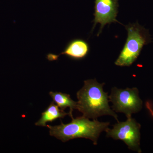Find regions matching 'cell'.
Wrapping results in <instances>:
<instances>
[{
    "label": "cell",
    "mask_w": 153,
    "mask_h": 153,
    "mask_svg": "<svg viewBox=\"0 0 153 153\" xmlns=\"http://www.w3.org/2000/svg\"><path fill=\"white\" fill-rule=\"evenodd\" d=\"M84 82L76 93L77 110L82 116L95 120L102 116L110 115L118 122L117 115L110 107L108 93L103 91L105 83H98L96 79H88Z\"/></svg>",
    "instance_id": "1"
},
{
    "label": "cell",
    "mask_w": 153,
    "mask_h": 153,
    "mask_svg": "<svg viewBox=\"0 0 153 153\" xmlns=\"http://www.w3.org/2000/svg\"><path fill=\"white\" fill-rule=\"evenodd\" d=\"M109 123L100 122L97 120L91 121L82 116L72 118L70 123L60 125H47L49 129V134L63 142L74 139L83 138L91 140L94 145H97L100 134L106 131Z\"/></svg>",
    "instance_id": "2"
},
{
    "label": "cell",
    "mask_w": 153,
    "mask_h": 153,
    "mask_svg": "<svg viewBox=\"0 0 153 153\" xmlns=\"http://www.w3.org/2000/svg\"><path fill=\"white\" fill-rule=\"evenodd\" d=\"M128 37L120 54L115 62L120 66H130L137 60L143 47L149 42L146 30L137 23L126 26Z\"/></svg>",
    "instance_id": "3"
},
{
    "label": "cell",
    "mask_w": 153,
    "mask_h": 153,
    "mask_svg": "<svg viewBox=\"0 0 153 153\" xmlns=\"http://www.w3.org/2000/svg\"><path fill=\"white\" fill-rule=\"evenodd\" d=\"M108 99L113 103V110L117 112L123 113L127 117L139 111L142 107V101L136 88L123 89L114 87Z\"/></svg>",
    "instance_id": "4"
},
{
    "label": "cell",
    "mask_w": 153,
    "mask_h": 153,
    "mask_svg": "<svg viewBox=\"0 0 153 153\" xmlns=\"http://www.w3.org/2000/svg\"><path fill=\"white\" fill-rule=\"evenodd\" d=\"M140 125L131 117H127L125 122H118L112 129L108 128L107 137L116 140H121L127 145L129 149L140 153Z\"/></svg>",
    "instance_id": "5"
},
{
    "label": "cell",
    "mask_w": 153,
    "mask_h": 153,
    "mask_svg": "<svg viewBox=\"0 0 153 153\" xmlns=\"http://www.w3.org/2000/svg\"><path fill=\"white\" fill-rule=\"evenodd\" d=\"M118 0H95L94 6V22L92 32L97 24L101 25L97 34L99 36L105 25L111 23H120L116 19L118 8Z\"/></svg>",
    "instance_id": "6"
},
{
    "label": "cell",
    "mask_w": 153,
    "mask_h": 153,
    "mask_svg": "<svg viewBox=\"0 0 153 153\" xmlns=\"http://www.w3.org/2000/svg\"><path fill=\"white\" fill-rule=\"evenodd\" d=\"M90 47L86 41L76 38L69 41L59 55L50 53L47 55V58L49 61H53L57 60L60 55H64L73 60H81L88 55Z\"/></svg>",
    "instance_id": "7"
},
{
    "label": "cell",
    "mask_w": 153,
    "mask_h": 153,
    "mask_svg": "<svg viewBox=\"0 0 153 153\" xmlns=\"http://www.w3.org/2000/svg\"><path fill=\"white\" fill-rule=\"evenodd\" d=\"M69 113H66L64 110L59 108L54 102L48 106L47 109L42 113L40 119L36 123V126L47 127V123L52 122L58 118H63Z\"/></svg>",
    "instance_id": "8"
},
{
    "label": "cell",
    "mask_w": 153,
    "mask_h": 153,
    "mask_svg": "<svg viewBox=\"0 0 153 153\" xmlns=\"http://www.w3.org/2000/svg\"><path fill=\"white\" fill-rule=\"evenodd\" d=\"M49 95L53 99V102L57 104L60 109L64 110L66 108H70L69 115L73 118L72 111L74 109H77V102L74 101L70 97V95L61 92H49Z\"/></svg>",
    "instance_id": "9"
}]
</instances>
